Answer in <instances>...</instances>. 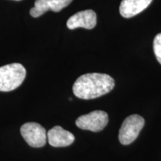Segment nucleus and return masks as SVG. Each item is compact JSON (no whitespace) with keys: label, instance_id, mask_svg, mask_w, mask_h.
<instances>
[{"label":"nucleus","instance_id":"1","mask_svg":"<svg viewBox=\"0 0 161 161\" xmlns=\"http://www.w3.org/2000/svg\"><path fill=\"white\" fill-rule=\"evenodd\" d=\"M115 86L114 78L104 73H87L80 76L72 86L75 96L81 99H93L105 95Z\"/></svg>","mask_w":161,"mask_h":161},{"label":"nucleus","instance_id":"2","mask_svg":"<svg viewBox=\"0 0 161 161\" xmlns=\"http://www.w3.org/2000/svg\"><path fill=\"white\" fill-rule=\"evenodd\" d=\"M26 70L20 64L14 63L0 67V91L9 92L17 89L25 80Z\"/></svg>","mask_w":161,"mask_h":161},{"label":"nucleus","instance_id":"3","mask_svg":"<svg viewBox=\"0 0 161 161\" xmlns=\"http://www.w3.org/2000/svg\"><path fill=\"white\" fill-rule=\"evenodd\" d=\"M145 120L142 116L134 114L128 116L124 120L119 132V140L122 145L132 143L142 129Z\"/></svg>","mask_w":161,"mask_h":161},{"label":"nucleus","instance_id":"4","mask_svg":"<svg viewBox=\"0 0 161 161\" xmlns=\"http://www.w3.org/2000/svg\"><path fill=\"white\" fill-rule=\"evenodd\" d=\"M108 123V115L102 110H95L89 114L82 115L75 121L78 128L92 132L101 131Z\"/></svg>","mask_w":161,"mask_h":161},{"label":"nucleus","instance_id":"5","mask_svg":"<svg viewBox=\"0 0 161 161\" xmlns=\"http://www.w3.org/2000/svg\"><path fill=\"white\" fill-rule=\"evenodd\" d=\"M21 135L26 142L33 148L45 146L47 139L46 130L37 122H27L20 128Z\"/></svg>","mask_w":161,"mask_h":161},{"label":"nucleus","instance_id":"6","mask_svg":"<svg viewBox=\"0 0 161 161\" xmlns=\"http://www.w3.org/2000/svg\"><path fill=\"white\" fill-rule=\"evenodd\" d=\"M96 23L97 17L95 11L92 10H85L78 12L69 17L66 23V26L68 29L72 30L77 28L92 29L96 25Z\"/></svg>","mask_w":161,"mask_h":161},{"label":"nucleus","instance_id":"7","mask_svg":"<svg viewBox=\"0 0 161 161\" xmlns=\"http://www.w3.org/2000/svg\"><path fill=\"white\" fill-rule=\"evenodd\" d=\"M72 2V0H36L35 6L30 10V14L33 17H39L49 10L59 12Z\"/></svg>","mask_w":161,"mask_h":161},{"label":"nucleus","instance_id":"8","mask_svg":"<svg viewBox=\"0 0 161 161\" xmlns=\"http://www.w3.org/2000/svg\"><path fill=\"white\" fill-rule=\"evenodd\" d=\"M48 142L53 147H66L73 143L75 136L71 132L59 125L55 126L47 133Z\"/></svg>","mask_w":161,"mask_h":161},{"label":"nucleus","instance_id":"9","mask_svg":"<svg viewBox=\"0 0 161 161\" xmlns=\"http://www.w3.org/2000/svg\"><path fill=\"white\" fill-rule=\"evenodd\" d=\"M152 0H122L119 6L120 14L125 18L134 17L148 8Z\"/></svg>","mask_w":161,"mask_h":161},{"label":"nucleus","instance_id":"10","mask_svg":"<svg viewBox=\"0 0 161 161\" xmlns=\"http://www.w3.org/2000/svg\"><path fill=\"white\" fill-rule=\"evenodd\" d=\"M154 52L157 60L161 64V33L156 35L154 40Z\"/></svg>","mask_w":161,"mask_h":161},{"label":"nucleus","instance_id":"11","mask_svg":"<svg viewBox=\"0 0 161 161\" xmlns=\"http://www.w3.org/2000/svg\"><path fill=\"white\" fill-rule=\"evenodd\" d=\"M15 1H20V0H15Z\"/></svg>","mask_w":161,"mask_h":161}]
</instances>
